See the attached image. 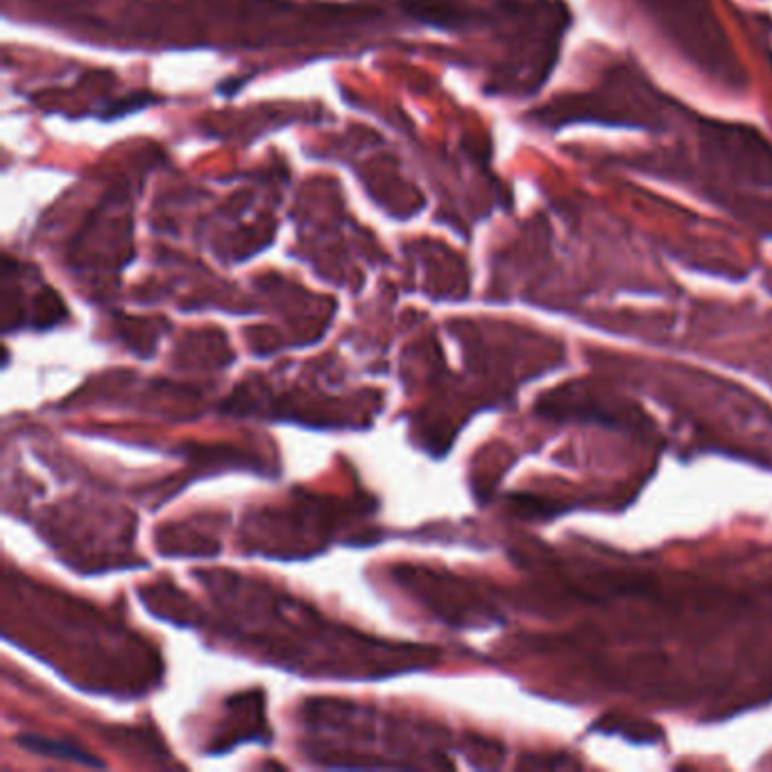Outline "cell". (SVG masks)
Returning a JSON list of instances; mask_svg holds the SVG:
<instances>
[{"label": "cell", "instance_id": "6da1fadb", "mask_svg": "<svg viewBox=\"0 0 772 772\" xmlns=\"http://www.w3.org/2000/svg\"><path fill=\"white\" fill-rule=\"evenodd\" d=\"M19 746L35 752L39 757H50V759H61V761H75L82 765H93V768H103L105 763L101 759H95L91 752L67 744V741H52V738L46 736H37V734H23L19 738Z\"/></svg>", "mask_w": 772, "mask_h": 772}, {"label": "cell", "instance_id": "7a4b0ae2", "mask_svg": "<svg viewBox=\"0 0 772 772\" xmlns=\"http://www.w3.org/2000/svg\"><path fill=\"white\" fill-rule=\"evenodd\" d=\"M150 103H154V98H150V95H134V98L130 101H122L118 105H112L105 109V118H116V116H125V114H130L132 109H139V107H148Z\"/></svg>", "mask_w": 772, "mask_h": 772}]
</instances>
